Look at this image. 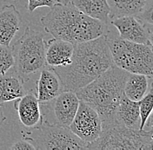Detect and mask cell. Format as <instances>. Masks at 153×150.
<instances>
[{
    "label": "cell",
    "instance_id": "obj_1",
    "mask_svg": "<svg viewBox=\"0 0 153 150\" xmlns=\"http://www.w3.org/2000/svg\"><path fill=\"white\" fill-rule=\"evenodd\" d=\"M114 65L107 35L74 44L71 62L66 66L52 67L64 91L82 89Z\"/></svg>",
    "mask_w": 153,
    "mask_h": 150
},
{
    "label": "cell",
    "instance_id": "obj_2",
    "mask_svg": "<svg viewBox=\"0 0 153 150\" xmlns=\"http://www.w3.org/2000/svg\"><path fill=\"white\" fill-rule=\"evenodd\" d=\"M41 24L53 38L73 44L90 41L108 32V24L81 12L71 3H56Z\"/></svg>",
    "mask_w": 153,
    "mask_h": 150
},
{
    "label": "cell",
    "instance_id": "obj_3",
    "mask_svg": "<svg viewBox=\"0 0 153 150\" xmlns=\"http://www.w3.org/2000/svg\"><path fill=\"white\" fill-rule=\"evenodd\" d=\"M129 72L112 65L94 81L76 91L78 99L99 115L102 125L117 120L116 112L123 95Z\"/></svg>",
    "mask_w": 153,
    "mask_h": 150
},
{
    "label": "cell",
    "instance_id": "obj_4",
    "mask_svg": "<svg viewBox=\"0 0 153 150\" xmlns=\"http://www.w3.org/2000/svg\"><path fill=\"white\" fill-rule=\"evenodd\" d=\"M45 33L27 26L12 46L14 71L25 83L46 65Z\"/></svg>",
    "mask_w": 153,
    "mask_h": 150
},
{
    "label": "cell",
    "instance_id": "obj_5",
    "mask_svg": "<svg viewBox=\"0 0 153 150\" xmlns=\"http://www.w3.org/2000/svg\"><path fill=\"white\" fill-rule=\"evenodd\" d=\"M113 63L129 73L153 79V49L151 45L124 40L106 33Z\"/></svg>",
    "mask_w": 153,
    "mask_h": 150
},
{
    "label": "cell",
    "instance_id": "obj_6",
    "mask_svg": "<svg viewBox=\"0 0 153 150\" xmlns=\"http://www.w3.org/2000/svg\"><path fill=\"white\" fill-rule=\"evenodd\" d=\"M87 149L153 150V133L127 128L116 120L102 125L99 138L88 144Z\"/></svg>",
    "mask_w": 153,
    "mask_h": 150
},
{
    "label": "cell",
    "instance_id": "obj_7",
    "mask_svg": "<svg viewBox=\"0 0 153 150\" xmlns=\"http://www.w3.org/2000/svg\"><path fill=\"white\" fill-rule=\"evenodd\" d=\"M30 141L36 150H83L88 143L79 139L69 128L43 122L34 131L25 133L24 137Z\"/></svg>",
    "mask_w": 153,
    "mask_h": 150
},
{
    "label": "cell",
    "instance_id": "obj_8",
    "mask_svg": "<svg viewBox=\"0 0 153 150\" xmlns=\"http://www.w3.org/2000/svg\"><path fill=\"white\" fill-rule=\"evenodd\" d=\"M80 100L74 91H63L54 99L40 103L43 122L69 128L78 109Z\"/></svg>",
    "mask_w": 153,
    "mask_h": 150
},
{
    "label": "cell",
    "instance_id": "obj_9",
    "mask_svg": "<svg viewBox=\"0 0 153 150\" xmlns=\"http://www.w3.org/2000/svg\"><path fill=\"white\" fill-rule=\"evenodd\" d=\"M69 129L79 139L90 144L99 138L102 133V120L94 109L80 101Z\"/></svg>",
    "mask_w": 153,
    "mask_h": 150
},
{
    "label": "cell",
    "instance_id": "obj_10",
    "mask_svg": "<svg viewBox=\"0 0 153 150\" xmlns=\"http://www.w3.org/2000/svg\"><path fill=\"white\" fill-rule=\"evenodd\" d=\"M118 31V37L130 42L151 45V31L146 24L136 16H124L111 20L110 23ZM152 46V45H151Z\"/></svg>",
    "mask_w": 153,
    "mask_h": 150
},
{
    "label": "cell",
    "instance_id": "obj_11",
    "mask_svg": "<svg viewBox=\"0 0 153 150\" xmlns=\"http://www.w3.org/2000/svg\"><path fill=\"white\" fill-rule=\"evenodd\" d=\"M14 108L22 125L29 129H34L43 123L40 103L35 92H26L15 100Z\"/></svg>",
    "mask_w": 153,
    "mask_h": 150
},
{
    "label": "cell",
    "instance_id": "obj_12",
    "mask_svg": "<svg viewBox=\"0 0 153 150\" xmlns=\"http://www.w3.org/2000/svg\"><path fill=\"white\" fill-rule=\"evenodd\" d=\"M22 24V17L13 4H6L0 9V44L10 46Z\"/></svg>",
    "mask_w": 153,
    "mask_h": 150
},
{
    "label": "cell",
    "instance_id": "obj_13",
    "mask_svg": "<svg viewBox=\"0 0 153 150\" xmlns=\"http://www.w3.org/2000/svg\"><path fill=\"white\" fill-rule=\"evenodd\" d=\"M74 44L58 38L45 42V63L50 67L66 66L71 64Z\"/></svg>",
    "mask_w": 153,
    "mask_h": 150
},
{
    "label": "cell",
    "instance_id": "obj_14",
    "mask_svg": "<svg viewBox=\"0 0 153 150\" xmlns=\"http://www.w3.org/2000/svg\"><path fill=\"white\" fill-rule=\"evenodd\" d=\"M36 85V95L39 103L49 102L64 91L61 81L52 68H44L40 71Z\"/></svg>",
    "mask_w": 153,
    "mask_h": 150
},
{
    "label": "cell",
    "instance_id": "obj_15",
    "mask_svg": "<svg viewBox=\"0 0 153 150\" xmlns=\"http://www.w3.org/2000/svg\"><path fill=\"white\" fill-rule=\"evenodd\" d=\"M116 118L119 122L127 128L132 129H139L140 127V109L139 101L136 102L123 95L118 104ZM140 130V129H139Z\"/></svg>",
    "mask_w": 153,
    "mask_h": 150
},
{
    "label": "cell",
    "instance_id": "obj_16",
    "mask_svg": "<svg viewBox=\"0 0 153 150\" xmlns=\"http://www.w3.org/2000/svg\"><path fill=\"white\" fill-rule=\"evenodd\" d=\"M75 7L87 16L109 25L111 9L107 0H71Z\"/></svg>",
    "mask_w": 153,
    "mask_h": 150
},
{
    "label": "cell",
    "instance_id": "obj_17",
    "mask_svg": "<svg viewBox=\"0 0 153 150\" xmlns=\"http://www.w3.org/2000/svg\"><path fill=\"white\" fill-rule=\"evenodd\" d=\"M25 94L24 82L17 74L0 75V103L15 101Z\"/></svg>",
    "mask_w": 153,
    "mask_h": 150
},
{
    "label": "cell",
    "instance_id": "obj_18",
    "mask_svg": "<svg viewBox=\"0 0 153 150\" xmlns=\"http://www.w3.org/2000/svg\"><path fill=\"white\" fill-rule=\"evenodd\" d=\"M148 77L142 74L129 73L124 84V93L129 99L138 102L148 91Z\"/></svg>",
    "mask_w": 153,
    "mask_h": 150
},
{
    "label": "cell",
    "instance_id": "obj_19",
    "mask_svg": "<svg viewBox=\"0 0 153 150\" xmlns=\"http://www.w3.org/2000/svg\"><path fill=\"white\" fill-rule=\"evenodd\" d=\"M111 20L124 16H137L142 9L144 0H107Z\"/></svg>",
    "mask_w": 153,
    "mask_h": 150
},
{
    "label": "cell",
    "instance_id": "obj_20",
    "mask_svg": "<svg viewBox=\"0 0 153 150\" xmlns=\"http://www.w3.org/2000/svg\"><path fill=\"white\" fill-rule=\"evenodd\" d=\"M139 109H140L139 129L143 130V127L147 122L150 115L153 111V81L151 83L150 90L146 92L144 96L139 101Z\"/></svg>",
    "mask_w": 153,
    "mask_h": 150
},
{
    "label": "cell",
    "instance_id": "obj_21",
    "mask_svg": "<svg viewBox=\"0 0 153 150\" xmlns=\"http://www.w3.org/2000/svg\"><path fill=\"white\" fill-rule=\"evenodd\" d=\"M14 67L12 48L0 44V75H4Z\"/></svg>",
    "mask_w": 153,
    "mask_h": 150
},
{
    "label": "cell",
    "instance_id": "obj_22",
    "mask_svg": "<svg viewBox=\"0 0 153 150\" xmlns=\"http://www.w3.org/2000/svg\"><path fill=\"white\" fill-rule=\"evenodd\" d=\"M136 17L145 24L153 25V0H144L142 9Z\"/></svg>",
    "mask_w": 153,
    "mask_h": 150
},
{
    "label": "cell",
    "instance_id": "obj_23",
    "mask_svg": "<svg viewBox=\"0 0 153 150\" xmlns=\"http://www.w3.org/2000/svg\"><path fill=\"white\" fill-rule=\"evenodd\" d=\"M56 3L57 0H28L27 9L29 12H33L34 10L40 7H52Z\"/></svg>",
    "mask_w": 153,
    "mask_h": 150
},
{
    "label": "cell",
    "instance_id": "obj_24",
    "mask_svg": "<svg viewBox=\"0 0 153 150\" xmlns=\"http://www.w3.org/2000/svg\"><path fill=\"white\" fill-rule=\"evenodd\" d=\"M10 149L12 150H36L35 146L30 141L24 138L22 140H19L14 142L10 147Z\"/></svg>",
    "mask_w": 153,
    "mask_h": 150
},
{
    "label": "cell",
    "instance_id": "obj_25",
    "mask_svg": "<svg viewBox=\"0 0 153 150\" xmlns=\"http://www.w3.org/2000/svg\"><path fill=\"white\" fill-rule=\"evenodd\" d=\"M143 130L153 133V111L152 112V114L150 115V116H149L147 122H146L144 127H143Z\"/></svg>",
    "mask_w": 153,
    "mask_h": 150
},
{
    "label": "cell",
    "instance_id": "obj_26",
    "mask_svg": "<svg viewBox=\"0 0 153 150\" xmlns=\"http://www.w3.org/2000/svg\"><path fill=\"white\" fill-rule=\"evenodd\" d=\"M4 120H5V116H4V115L3 108H2L1 103H0V127L2 126V124H3V122H4Z\"/></svg>",
    "mask_w": 153,
    "mask_h": 150
},
{
    "label": "cell",
    "instance_id": "obj_27",
    "mask_svg": "<svg viewBox=\"0 0 153 150\" xmlns=\"http://www.w3.org/2000/svg\"><path fill=\"white\" fill-rule=\"evenodd\" d=\"M149 39H150V43H151V45H152V49H153V31H152V32H151V34H150V38H149Z\"/></svg>",
    "mask_w": 153,
    "mask_h": 150
},
{
    "label": "cell",
    "instance_id": "obj_28",
    "mask_svg": "<svg viewBox=\"0 0 153 150\" xmlns=\"http://www.w3.org/2000/svg\"><path fill=\"white\" fill-rule=\"evenodd\" d=\"M57 3H61V4H69L71 2V0H57Z\"/></svg>",
    "mask_w": 153,
    "mask_h": 150
}]
</instances>
